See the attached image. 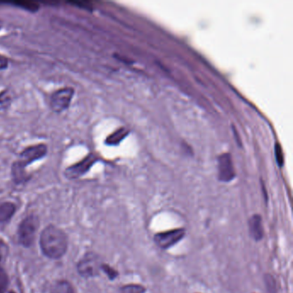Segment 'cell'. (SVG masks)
<instances>
[{
	"instance_id": "6da1fadb",
	"label": "cell",
	"mask_w": 293,
	"mask_h": 293,
	"mask_svg": "<svg viewBox=\"0 0 293 293\" xmlns=\"http://www.w3.org/2000/svg\"><path fill=\"white\" fill-rule=\"evenodd\" d=\"M39 244L42 253L52 260H60L67 254L68 237L62 229L54 224L46 226L40 235Z\"/></svg>"
},
{
	"instance_id": "7a4b0ae2",
	"label": "cell",
	"mask_w": 293,
	"mask_h": 293,
	"mask_svg": "<svg viewBox=\"0 0 293 293\" xmlns=\"http://www.w3.org/2000/svg\"><path fill=\"white\" fill-rule=\"evenodd\" d=\"M40 226L38 217L29 214L22 220L18 228V240L19 244L24 248H30L35 244L36 234Z\"/></svg>"
},
{
	"instance_id": "3957f363",
	"label": "cell",
	"mask_w": 293,
	"mask_h": 293,
	"mask_svg": "<svg viewBox=\"0 0 293 293\" xmlns=\"http://www.w3.org/2000/svg\"><path fill=\"white\" fill-rule=\"evenodd\" d=\"M101 262L98 255L92 252L86 253L77 263L78 274L84 279L94 278L99 275Z\"/></svg>"
},
{
	"instance_id": "277c9868",
	"label": "cell",
	"mask_w": 293,
	"mask_h": 293,
	"mask_svg": "<svg viewBox=\"0 0 293 293\" xmlns=\"http://www.w3.org/2000/svg\"><path fill=\"white\" fill-rule=\"evenodd\" d=\"M73 88L66 87L54 91L49 100L50 108L52 111L61 113L70 107L71 102L73 98Z\"/></svg>"
},
{
	"instance_id": "5b68a950",
	"label": "cell",
	"mask_w": 293,
	"mask_h": 293,
	"mask_svg": "<svg viewBox=\"0 0 293 293\" xmlns=\"http://www.w3.org/2000/svg\"><path fill=\"white\" fill-rule=\"evenodd\" d=\"M48 153V146L45 144H38L30 146L22 151L19 159L15 163L20 167L26 170L29 164H33L35 161L40 160L45 157Z\"/></svg>"
},
{
	"instance_id": "8992f818",
	"label": "cell",
	"mask_w": 293,
	"mask_h": 293,
	"mask_svg": "<svg viewBox=\"0 0 293 293\" xmlns=\"http://www.w3.org/2000/svg\"><path fill=\"white\" fill-rule=\"evenodd\" d=\"M186 235L185 229H174L155 234L154 242L162 249H168L182 240Z\"/></svg>"
},
{
	"instance_id": "52a82bcc",
	"label": "cell",
	"mask_w": 293,
	"mask_h": 293,
	"mask_svg": "<svg viewBox=\"0 0 293 293\" xmlns=\"http://www.w3.org/2000/svg\"><path fill=\"white\" fill-rule=\"evenodd\" d=\"M96 161L97 157L94 154H89L87 157H84V159L79 161L77 164L67 168L64 174L69 180L78 179L90 171V169L96 163Z\"/></svg>"
},
{
	"instance_id": "ba28073f",
	"label": "cell",
	"mask_w": 293,
	"mask_h": 293,
	"mask_svg": "<svg viewBox=\"0 0 293 293\" xmlns=\"http://www.w3.org/2000/svg\"><path fill=\"white\" fill-rule=\"evenodd\" d=\"M248 230L252 239L255 242L261 241L264 238V227L262 223V216L254 214L248 220Z\"/></svg>"
},
{
	"instance_id": "9c48e42d",
	"label": "cell",
	"mask_w": 293,
	"mask_h": 293,
	"mask_svg": "<svg viewBox=\"0 0 293 293\" xmlns=\"http://www.w3.org/2000/svg\"><path fill=\"white\" fill-rule=\"evenodd\" d=\"M17 212L14 203L6 201L0 204V227L7 224Z\"/></svg>"
},
{
	"instance_id": "30bf717a",
	"label": "cell",
	"mask_w": 293,
	"mask_h": 293,
	"mask_svg": "<svg viewBox=\"0 0 293 293\" xmlns=\"http://www.w3.org/2000/svg\"><path fill=\"white\" fill-rule=\"evenodd\" d=\"M235 176L232 163L230 158H221L220 162V173L219 177L223 182H230Z\"/></svg>"
},
{
	"instance_id": "8fae6325",
	"label": "cell",
	"mask_w": 293,
	"mask_h": 293,
	"mask_svg": "<svg viewBox=\"0 0 293 293\" xmlns=\"http://www.w3.org/2000/svg\"><path fill=\"white\" fill-rule=\"evenodd\" d=\"M51 293H75V289L68 280L60 279L52 285Z\"/></svg>"
},
{
	"instance_id": "7c38bea8",
	"label": "cell",
	"mask_w": 293,
	"mask_h": 293,
	"mask_svg": "<svg viewBox=\"0 0 293 293\" xmlns=\"http://www.w3.org/2000/svg\"><path fill=\"white\" fill-rule=\"evenodd\" d=\"M264 282H265L267 293H277L278 286L274 277L270 273L264 274Z\"/></svg>"
},
{
	"instance_id": "4fadbf2b",
	"label": "cell",
	"mask_w": 293,
	"mask_h": 293,
	"mask_svg": "<svg viewBox=\"0 0 293 293\" xmlns=\"http://www.w3.org/2000/svg\"><path fill=\"white\" fill-rule=\"evenodd\" d=\"M146 291V289L145 286L136 285V284L125 285L120 288L121 293H145Z\"/></svg>"
},
{
	"instance_id": "5bb4252c",
	"label": "cell",
	"mask_w": 293,
	"mask_h": 293,
	"mask_svg": "<svg viewBox=\"0 0 293 293\" xmlns=\"http://www.w3.org/2000/svg\"><path fill=\"white\" fill-rule=\"evenodd\" d=\"M9 286V276L5 269L0 265V293H6Z\"/></svg>"
},
{
	"instance_id": "9a60e30c",
	"label": "cell",
	"mask_w": 293,
	"mask_h": 293,
	"mask_svg": "<svg viewBox=\"0 0 293 293\" xmlns=\"http://www.w3.org/2000/svg\"><path fill=\"white\" fill-rule=\"evenodd\" d=\"M101 271L104 272L110 280H114L119 275V272H117L115 269H113L108 264H106V263H101Z\"/></svg>"
},
{
	"instance_id": "2e32d148",
	"label": "cell",
	"mask_w": 293,
	"mask_h": 293,
	"mask_svg": "<svg viewBox=\"0 0 293 293\" xmlns=\"http://www.w3.org/2000/svg\"><path fill=\"white\" fill-rule=\"evenodd\" d=\"M11 96L8 93V91L0 92V108H5L11 102Z\"/></svg>"
},
{
	"instance_id": "e0dca14e",
	"label": "cell",
	"mask_w": 293,
	"mask_h": 293,
	"mask_svg": "<svg viewBox=\"0 0 293 293\" xmlns=\"http://www.w3.org/2000/svg\"><path fill=\"white\" fill-rule=\"evenodd\" d=\"M275 154L276 157H277V162L279 166H282L283 164V154L282 150H281V147L279 146V144H277L275 146Z\"/></svg>"
},
{
	"instance_id": "ac0fdd59",
	"label": "cell",
	"mask_w": 293,
	"mask_h": 293,
	"mask_svg": "<svg viewBox=\"0 0 293 293\" xmlns=\"http://www.w3.org/2000/svg\"><path fill=\"white\" fill-rule=\"evenodd\" d=\"M8 67V60L4 56L0 55V71Z\"/></svg>"
},
{
	"instance_id": "d6986e66",
	"label": "cell",
	"mask_w": 293,
	"mask_h": 293,
	"mask_svg": "<svg viewBox=\"0 0 293 293\" xmlns=\"http://www.w3.org/2000/svg\"><path fill=\"white\" fill-rule=\"evenodd\" d=\"M9 293H16V292H14V291H10V292H9Z\"/></svg>"
},
{
	"instance_id": "ffe728a7",
	"label": "cell",
	"mask_w": 293,
	"mask_h": 293,
	"mask_svg": "<svg viewBox=\"0 0 293 293\" xmlns=\"http://www.w3.org/2000/svg\"><path fill=\"white\" fill-rule=\"evenodd\" d=\"M0 28H1V27H0Z\"/></svg>"
}]
</instances>
